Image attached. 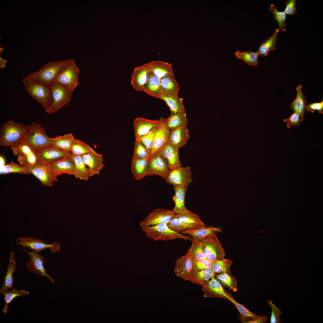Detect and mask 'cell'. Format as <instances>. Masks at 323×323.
<instances>
[{"instance_id": "45", "label": "cell", "mask_w": 323, "mask_h": 323, "mask_svg": "<svg viewBox=\"0 0 323 323\" xmlns=\"http://www.w3.org/2000/svg\"><path fill=\"white\" fill-rule=\"evenodd\" d=\"M235 55L249 65L256 66L258 64L259 55L257 52L251 51L241 52L237 50L235 52Z\"/></svg>"}, {"instance_id": "1", "label": "cell", "mask_w": 323, "mask_h": 323, "mask_svg": "<svg viewBox=\"0 0 323 323\" xmlns=\"http://www.w3.org/2000/svg\"><path fill=\"white\" fill-rule=\"evenodd\" d=\"M29 127L23 123L9 120L2 126L0 132V146L12 148L20 143Z\"/></svg>"}, {"instance_id": "44", "label": "cell", "mask_w": 323, "mask_h": 323, "mask_svg": "<svg viewBox=\"0 0 323 323\" xmlns=\"http://www.w3.org/2000/svg\"><path fill=\"white\" fill-rule=\"evenodd\" d=\"M96 152L90 146L77 139H75L71 150L72 154L74 155L82 156L88 153Z\"/></svg>"}, {"instance_id": "33", "label": "cell", "mask_w": 323, "mask_h": 323, "mask_svg": "<svg viewBox=\"0 0 323 323\" xmlns=\"http://www.w3.org/2000/svg\"><path fill=\"white\" fill-rule=\"evenodd\" d=\"M160 85L163 94L171 96H177L179 86L174 75H169L160 79Z\"/></svg>"}, {"instance_id": "48", "label": "cell", "mask_w": 323, "mask_h": 323, "mask_svg": "<svg viewBox=\"0 0 323 323\" xmlns=\"http://www.w3.org/2000/svg\"><path fill=\"white\" fill-rule=\"evenodd\" d=\"M172 230L177 232H182L188 229H196L198 228L185 222L176 216L171 219L167 224Z\"/></svg>"}, {"instance_id": "32", "label": "cell", "mask_w": 323, "mask_h": 323, "mask_svg": "<svg viewBox=\"0 0 323 323\" xmlns=\"http://www.w3.org/2000/svg\"><path fill=\"white\" fill-rule=\"evenodd\" d=\"M74 165V175L75 177L85 181L87 180L91 175L89 169L85 164L82 156L72 154Z\"/></svg>"}, {"instance_id": "9", "label": "cell", "mask_w": 323, "mask_h": 323, "mask_svg": "<svg viewBox=\"0 0 323 323\" xmlns=\"http://www.w3.org/2000/svg\"><path fill=\"white\" fill-rule=\"evenodd\" d=\"M21 245L26 249H32L39 252L45 249H49L51 252L54 253L60 250V245L57 242L49 244L40 239H36L30 237H19L16 241V245Z\"/></svg>"}, {"instance_id": "40", "label": "cell", "mask_w": 323, "mask_h": 323, "mask_svg": "<svg viewBox=\"0 0 323 323\" xmlns=\"http://www.w3.org/2000/svg\"><path fill=\"white\" fill-rule=\"evenodd\" d=\"M216 278L222 285L234 292H237V280L231 272H223L216 274Z\"/></svg>"}, {"instance_id": "17", "label": "cell", "mask_w": 323, "mask_h": 323, "mask_svg": "<svg viewBox=\"0 0 323 323\" xmlns=\"http://www.w3.org/2000/svg\"><path fill=\"white\" fill-rule=\"evenodd\" d=\"M202 288L205 298H222L230 301L233 298L231 294L224 289L215 276L212 277L206 284L202 286Z\"/></svg>"}, {"instance_id": "56", "label": "cell", "mask_w": 323, "mask_h": 323, "mask_svg": "<svg viewBox=\"0 0 323 323\" xmlns=\"http://www.w3.org/2000/svg\"><path fill=\"white\" fill-rule=\"evenodd\" d=\"M296 0H288L285 1L286 7L284 12L286 14L290 16L295 15L297 11L295 6Z\"/></svg>"}, {"instance_id": "53", "label": "cell", "mask_w": 323, "mask_h": 323, "mask_svg": "<svg viewBox=\"0 0 323 323\" xmlns=\"http://www.w3.org/2000/svg\"><path fill=\"white\" fill-rule=\"evenodd\" d=\"M192 262L193 271L211 269L212 262L207 258L199 260H192Z\"/></svg>"}, {"instance_id": "13", "label": "cell", "mask_w": 323, "mask_h": 323, "mask_svg": "<svg viewBox=\"0 0 323 323\" xmlns=\"http://www.w3.org/2000/svg\"><path fill=\"white\" fill-rule=\"evenodd\" d=\"M13 154L17 157L20 165L27 167L38 162L35 151L27 145L21 143L12 148Z\"/></svg>"}, {"instance_id": "31", "label": "cell", "mask_w": 323, "mask_h": 323, "mask_svg": "<svg viewBox=\"0 0 323 323\" xmlns=\"http://www.w3.org/2000/svg\"><path fill=\"white\" fill-rule=\"evenodd\" d=\"M16 262L14 253L11 252L9 258V263L7 268V272L4 277L3 284L0 290V292L3 293L9 291V289L13 287L14 278L13 274L16 270Z\"/></svg>"}, {"instance_id": "21", "label": "cell", "mask_w": 323, "mask_h": 323, "mask_svg": "<svg viewBox=\"0 0 323 323\" xmlns=\"http://www.w3.org/2000/svg\"><path fill=\"white\" fill-rule=\"evenodd\" d=\"M179 150L167 141L157 153L166 159L170 169L172 170L182 167Z\"/></svg>"}, {"instance_id": "14", "label": "cell", "mask_w": 323, "mask_h": 323, "mask_svg": "<svg viewBox=\"0 0 323 323\" xmlns=\"http://www.w3.org/2000/svg\"><path fill=\"white\" fill-rule=\"evenodd\" d=\"M27 253L29 255L30 262L27 263V269L33 273L38 275L39 277H43L46 276L49 278L51 282L53 283L55 282L50 276L48 275L46 269L44 267L45 261L43 255H40L39 252L32 251L29 252L19 248Z\"/></svg>"}, {"instance_id": "42", "label": "cell", "mask_w": 323, "mask_h": 323, "mask_svg": "<svg viewBox=\"0 0 323 323\" xmlns=\"http://www.w3.org/2000/svg\"><path fill=\"white\" fill-rule=\"evenodd\" d=\"M175 216L182 221L198 228L207 226L201 221L198 215L188 210L182 214H176Z\"/></svg>"}, {"instance_id": "54", "label": "cell", "mask_w": 323, "mask_h": 323, "mask_svg": "<svg viewBox=\"0 0 323 323\" xmlns=\"http://www.w3.org/2000/svg\"><path fill=\"white\" fill-rule=\"evenodd\" d=\"M267 303L272 308V311L270 319L271 323H280L281 320L280 318V316L282 314V312L280 309L276 307L273 304L271 301L267 300Z\"/></svg>"}, {"instance_id": "28", "label": "cell", "mask_w": 323, "mask_h": 323, "mask_svg": "<svg viewBox=\"0 0 323 323\" xmlns=\"http://www.w3.org/2000/svg\"><path fill=\"white\" fill-rule=\"evenodd\" d=\"M149 159L132 157L131 171L136 180H140L147 176Z\"/></svg>"}, {"instance_id": "59", "label": "cell", "mask_w": 323, "mask_h": 323, "mask_svg": "<svg viewBox=\"0 0 323 323\" xmlns=\"http://www.w3.org/2000/svg\"><path fill=\"white\" fill-rule=\"evenodd\" d=\"M0 167H1L5 165V159L3 156H0Z\"/></svg>"}, {"instance_id": "46", "label": "cell", "mask_w": 323, "mask_h": 323, "mask_svg": "<svg viewBox=\"0 0 323 323\" xmlns=\"http://www.w3.org/2000/svg\"><path fill=\"white\" fill-rule=\"evenodd\" d=\"M4 295V299L5 304L4 307L2 309L3 312L5 313L8 312L7 308L8 305L17 297L19 296H23L29 294L28 291L24 290H18L14 287L11 288L10 291H8L3 293Z\"/></svg>"}, {"instance_id": "37", "label": "cell", "mask_w": 323, "mask_h": 323, "mask_svg": "<svg viewBox=\"0 0 323 323\" xmlns=\"http://www.w3.org/2000/svg\"><path fill=\"white\" fill-rule=\"evenodd\" d=\"M297 93L296 97L291 103L290 109L294 112L298 113L301 118L303 120L307 105L305 95L302 91V86H298L296 88Z\"/></svg>"}, {"instance_id": "6", "label": "cell", "mask_w": 323, "mask_h": 323, "mask_svg": "<svg viewBox=\"0 0 323 323\" xmlns=\"http://www.w3.org/2000/svg\"><path fill=\"white\" fill-rule=\"evenodd\" d=\"M50 85L52 102L46 112L53 113L57 112L69 102L75 89L64 86L56 82L52 83Z\"/></svg>"}, {"instance_id": "2", "label": "cell", "mask_w": 323, "mask_h": 323, "mask_svg": "<svg viewBox=\"0 0 323 323\" xmlns=\"http://www.w3.org/2000/svg\"><path fill=\"white\" fill-rule=\"evenodd\" d=\"M73 59L57 62H49L40 69L26 77L44 84L50 85L55 82L61 71L71 62Z\"/></svg>"}, {"instance_id": "20", "label": "cell", "mask_w": 323, "mask_h": 323, "mask_svg": "<svg viewBox=\"0 0 323 323\" xmlns=\"http://www.w3.org/2000/svg\"><path fill=\"white\" fill-rule=\"evenodd\" d=\"M192 271V259L188 252L185 255L176 259L174 272L177 276L188 281Z\"/></svg>"}, {"instance_id": "38", "label": "cell", "mask_w": 323, "mask_h": 323, "mask_svg": "<svg viewBox=\"0 0 323 323\" xmlns=\"http://www.w3.org/2000/svg\"><path fill=\"white\" fill-rule=\"evenodd\" d=\"M159 98L164 100L169 107L171 112H185L183 99L178 96H171L162 94Z\"/></svg>"}, {"instance_id": "51", "label": "cell", "mask_w": 323, "mask_h": 323, "mask_svg": "<svg viewBox=\"0 0 323 323\" xmlns=\"http://www.w3.org/2000/svg\"><path fill=\"white\" fill-rule=\"evenodd\" d=\"M150 151L148 150L139 140H135L134 144L133 157L141 159H149Z\"/></svg>"}, {"instance_id": "16", "label": "cell", "mask_w": 323, "mask_h": 323, "mask_svg": "<svg viewBox=\"0 0 323 323\" xmlns=\"http://www.w3.org/2000/svg\"><path fill=\"white\" fill-rule=\"evenodd\" d=\"M27 168L29 174L34 175L45 186L52 187L54 182H57L52 175L48 164L38 162Z\"/></svg>"}, {"instance_id": "22", "label": "cell", "mask_w": 323, "mask_h": 323, "mask_svg": "<svg viewBox=\"0 0 323 323\" xmlns=\"http://www.w3.org/2000/svg\"><path fill=\"white\" fill-rule=\"evenodd\" d=\"M159 120V123L151 150L150 156L157 152L168 141L170 132L163 121V117H161Z\"/></svg>"}, {"instance_id": "41", "label": "cell", "mask_w": 323, "mask_h": 323, "mask_svg": "<svg viewBox=\"0 0 323 323\" xmlns=\"http://www.w3.org/2000/svg\"><path fill=\"white\" fill-rule=\"evenodd\" d=\"M238 310L240 321L243 323H252L258 315L254 314L246 308L243 305L237 302L233 298L231 301Z\"/></svg>"}, {"instance_id": "26", "label": "cell", "mask_w": 323, "mask_h": 323, "mask_svg": "<svg viewBox=\"0 0 323 323\" xmlns=\"http://www.w3.org/2000/svg\"><path fill=\"white\" fill-rule=\"evenodd\" d=\"M146 64L150 72L160 79L169 75H174L172 66L168 63L155 60Z\"/></svg>"}, {"instance_id": "27", "label": "cell", "mask_w": 323, "mask_h": 323, "mask_svg": "<svg viewBox=\"0 0 323 323\" xmlns=\"http://www.w3.org/2000/svg\"><path fill=\"white\" fill-rule=\"evenodd\" d=\"M222 232L218 227L206 226L196 229H187L182 231L181 233L190 235L193 239L200 240L208 237L216 235L217 233Z\"/></svg>"}, {"instance_id": "50", "label": "cell", "mask_w": 323, "mask_h": 323, "mask_svg": "<svg viewBox=\"0 0 323 323\" xmlns=\"http://www.w3.org/2000/svg\"><path fill=\"white\" fill-rule=\"evenodd\" d=\"M269 9L274 19L278 24V29L279 31H285L286 27V24L285 22L287 16L286 14L284 11H279L278 10L276 7L273 4H271L270 5Z\"/></svg>"}, {"instance_id": "52", "label": "cell", "mask_w": 323, "mask_h": 323, "mask_svg": "<svg viewBox=\"0 0 323 323\" xmlns=\"http://www.w3.org/2000/svg\"><path fill=\"white\" fill-rule=\"evenodd\" d=\"M158 125V124L153 128L148 133L138 139L139 140L150 152L153 144Z\"/></svg>"}, {"instance_id": "25", "label": "cell", "mask_w": 323, "mask_h": 323, "mask_svg": "<svg viewBox=\"0 0 323 323\" xmlns=\"http://www.w3.org/2000/svg\"><path fill=\"white\" fill-rule=\"evenodd\" d=\"M189 136L188 127L184 126L170 131L168 141L179 150L187 144Z\"/></svg>"}, {"instance_id": "35", "label": "cell", "mask_w": 323, "mask_h": 323, "mask_svg": "<svg viewBox=\"0 0 323 323\" xmlns=\"http://www.w3.org/2000/svg\"><path fill=\"white\" fill-rule=\"evenodd\" d=\"M143 92L152 97L159 98L163 94L160 85V79L150 72Z\"/></svg>"}, {"instance_id": "39", "label": "cell", "mask_w": 323, "mask_h": 323, "mask_svg": "<svg viewBox=\"0 0 323 323\" xmlns=\"http://www.w3.org/2000/svg\"><path fill=\"white\" fill-rule=\"evenodd\" d=\"M279 31L278 29H276L271 36L261 44L257 52L259 56L264 57L270 51L275 49Z\"/></svg>"}, {"instance_id": "55", "label": "cell", "mask_w": 323, "mask_h": 323, "mask_svg": "<svg viewBox=\"0 0 323 323\" xmlns=\"http://www.w3.org/2000/svg\"><path fill=\"white\" fill-rule=\"evenodd\" d=\"M302 119L299 114L296 112H294L291 116L287 119H284L283 121L287 124L288 129L291 126L296 125L299 127L300 124L303 122Z\"/></svg>"}, {"instance_id": "11", "label": "cell", "mask_w": 323, "mask_h": 323, "mask_svg": "<svg viewBox=\"0 0 323 323\" xmlns=\"http://www.w3.org/2000/svg\"><path fill=\"white\" fill-rule=\"evenodd\" d=\"M192 172L188 167H181L170 170L166 179V182L174 186H181L187 188L192 182Z\"/></svg>"}, {"instance_id": "49", "label": "cell", "mask_w": 323, "mask_h": 323, "mask_svg": "<svg viewBox=\"0 0 323 323\" xmlns=\"http://www.w3.org/2000/svg\"><path fill=\"white\" fill-rule=\"evenodd\" d=\"M232 263L231 260L224 258L212 262L211 269L216 274L223 272H231L230 267Z\"/></svg>"}, {"instance_id": "10", "label": "cell", "mask_w": 323, "mask_h": 323, "mask_svg": "<svg viewBox=\"0 0 323 323\" xmlns=\"http://www.w3.org/2000/svg\"><path fill=\"white\" fill-rule=\"evenodd\" d=\"M173 210L158 208L151 212L140 223L141 227L167 224L176 215Z\"/></svg>"}, {"instance_id": "23", "label": "cell", "mask_w": 323, "mask_h": 323, "mask_svg": "<svg viewBox=\"0 0 323 323\" xmlns=\"http://www.w3.org/2000/svg\"><path fill=\"white\" fill-rule=\"evenodd\" d=\"M82 156L89 169L91 176L96 174L99 175L104 166L103 162V155L96 152L88 153Z\"/></svg>"}, {"instance_id": "36", "label": "cell", "mask_w": 323, "mask_h": 323, "mask_svg": "<svg viewBox=\"0 0 323 323\" xmlns=\"http://www.w3.org/2000/svg\"><path fill=\"white\" fill-rule=\"evenodd\" d=\"M215 274L211 269L192 271L188 280L195 284L202 286L207 284Z\"/></svg>"}, {"instance_id": "19", "label": "cell", "mask_w": 323, "mask_h": 323, "mask_svg": "<svg viewBox=\"0 0 323 323\" xmlns=\"http://www.w3.org/2000/svg\"><path fill=\"white\" fill-rule=\"evenodd\" d=\"M150 72L145 64L134 68L131 76V84L136 91H143Z\"/></svg>"}, {"instance_id": "24", "label": "cell", "mask_w": 323, "mask_h": 323, "mask_svg": "<svg viewBox=\"0 0 323 323\" xmlns=\"http://www.w3.org/2000/svg\"><path fill=\"white\" fill-rule=\"evenodd\" d=\"M159 123V120H151L141 117L136 118L133 123L135 140L139 139L148 133Z\"/></svg>"}, {"instance_id": "57", "label": "cell", "mask_w": 323, "mask_h": 323, "mask_svg": "<svg viewBox=\"0 0 323 323\" xmlns=\"http://www.w3.org/2000/svg\"><path fill=\"white\" fill-rule=\"evenodd\" d=\"M306 110L307 111H310L313 113L315 111L317 110L318 112L323 114V100L320 102L312 103L307 105Z\"/></svg>"}, {"instance_id": "43", "label": "cell", "mask_w": 323, "mask_h": 323, "mask_svg": "<svg viewBox=\"0 0 323 323\" xmlns=\"http://www.w3.org/2000/svg\"><path fill=\"white\" fill-rule=\"evenodd\" d=\"M192 244L188 252L192 260H199L206 259L201 242L199 240L192 239Z\"/></svg>"}, {"instance_id": "8", "label": "cell", "mask_w": 323, "mask_h": 323, "mask_svg": "<svg viewBox=\"0 0 323 323\" xmlns=\"http://www.w3.org/2000/svg\"><path fill=\"white\" fill-rule=\"evenodd\" d=\"M80 70L74 60L60 73L55 82L75 89L79 84Z\"/></svg>"}, {"instance_id": "58", "label": "cell", "mask_w": 323, "mask_h": 323, "mask_svg": "<svg viewBox=\"0 0 323 323\" xmlns=\"http://www.w3.org/2000/svg\"><path fill=\"white\" fill-rule=\"evenodd\" d=\"M7 60L2 58L0 55V68H4L6 65Z\"/></svg>"}, {"instance_id": "29", "label": "cell", "mask_w": 323, "mask_h": 323, "mask_svg": "<svg viewBox=\"0 0 323 323\" xmlns=\"http://www.w3.org/2000/svg\"><path fill=\"white\" fill-rule=\"evenodd\" d=\"M187 188L182 186H174L175 194L173 199L175 206L173 209L176 214H182L188 210L185 206V199Z\"/></svg>"}, {"instance_id": "4", "label": "cell", "mask_w": 323, "mask_h": 323, "mask_svg": "<svg viewBox=\"0 0 323 323\" xmlns=\"http://www.w3.org/2000/svg\"><path fill=\"white\" fill-rule=\"evenodd\" d=\"M21 143L27 145L34 151L52 146L51 138L47 135L45 128L39 123L33 122L29 126Z\"/></svg>"}, {"instance_id": "34", "label": "cell", "mask_w": 323, "mask_h": 323, "mask_svg": "<svg viewBox=\"0 0 323 323\" xmlns=\"http://www.w3.org/2000/svg\"><path fill=\"white\" fill-rule=\"evenodd\" d=\"M74 139L71 133L53 138H51V146L67 152H71V147Z\"/></svg>"}, {"instance_id": "12", "label": "cell", "mask_w": 323, "mask_h": 323, "mask_svg": "<svg viewBox=\"0 0 323 323\" xmlns=\"http://www.w3.org/2000/svg\"><path fill=\"white\" fill-rule=\"evenodd\" d=\"M35 151L38 162L48 165L72 155L71 152H64L52 146L44 147Z\"/></svg>"}, {"instance_id": "3", "label": "cell", "mask_w": 323, "mask_h": 323, "mask_svg": "<svg viewBox=\"0 0 323 323\" xmlns=\"http://www.w3.org/2000/svg\"><path fill=\"white\" fill-rule=\"evenodd\" d=\"M22 82L29 95L39 103L46 111L52 102L50 85L26 77L22 79Z\"/></svg>"}, {"instance_id": "18", "label": "cell", "mask_w": 323, "mask_h": 323, "mask_svg": "<svg viewBox=\"0 0 323 323\" xmlns=\"http://www.w3.org/2000/svg\"><path fill=\"white\" fill-rule=\"evenodd\" d=\"M48 166L52 175L57 182V177L61 175H74V165L72 155L49 164Z\"/></svg>"}, {"instance_id": "30", "label": "cell", "mask_w": 323, "mask_h": 323, "mask_svg": "<svg viewBox=\"0 0 323 323\" xmlns=\"http://www.w3.org/2000/svg\"><path fill=\"white\" fill-rule=\"evenodd\" d=\"M163 120L170 131L187 126L188 121L185 112H171L170 115L168 118H163Z\"/></svg>"}, {"instance_id": "7", "label": "cell", "mask_w": 323, "mask_h": 323, "mask_svg": "<svg viewBox=\"0 0 323 323\" xmlns=\"http://www.w3.org/2000/svg\"><path fill=\"white\" fill-rule=\"evenodd\" d=\"M199 240L207 259L212 263L224 258L225 251L216 235Z\"/></svg>"}, {"instance_id": "15", "label": "cell", "mask_w": 323, "mask_h": 323, "mask_svg": "<svg viewBox=\"0 0 323 323\" xmlns=\"http://www.w3.org/2000/svg\"><path fill=\"white\" fill-rule=\"evenodd\" d=\"M170 170L167 160L158 153L151 156L147 176L157 175L166 179Z\"/></svg>"}, {"instance_id": "47", "label": "cell", "mask_w": 323, "mask_h": 323, "mask_svg": "<svg viewBox=\"0 0 323 323\" xmlns=\"http://www.w3.org/2000/svg\"><path fill=\"white\" fill-rule=\"evenodd\" d=\"M10 173H19L27 175L29 174L26 167L19 165L12 161L9 164L0 167L1 175Z\"/></svg>"}, {"instance_id": "5", "label": "cell", "mask_w": 323, "mask_h": 323, "mask_svg": "<svg viewBox=\"0 0 323 323\" xmlns=\"http://www.w3.org/2000/svg\"><path fill=\"white\" fill-rule=\"evenodd\" d=\"M141 230L145 233L146 237L154 241L161 240L164 241L176 239L191 240V237L171 230L167 224H158L147 227H141Z\"/></svg>"}]
</instances>
